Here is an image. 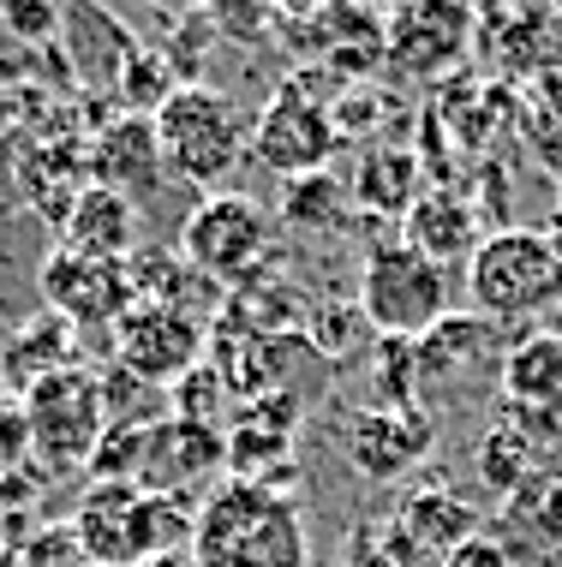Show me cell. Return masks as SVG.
Segmentation results:
<instances>
[{
	"instance_id": "cell-1",
	"label": "cell",
	"mask_w": 562,
	"mask_h": 567,
	"mask_svg": "<svg viewBox=\"0 0 562 567\" xmlns=\"http://www.w3.org/2000/svg\"><path fill=\"white\" fill-rule=\"evenodd\" d=\"M192 561L197 567H311L306 519L282 484L227 478L192 514Z\"/></svg>"
},
{
	"instance_id": "cell-2",
	"label": "cell",
	"mask_w": 562,
	"mask_h": 567,
	"mask_svg": "<svg viewBox=\"0 0 562 567\" xmlns=\"http://www.w3.org/2000/svg\"><path fill=\"white\" fill-rule=\"evenodd\" d=\"M150 126H156V144H162V167H168L174 179H186V186H197V192L222 186L252 150L246 109L216 84L174 90Z\"/></svg>"
},
{
	"instance_id": "cell-3",
	"label": "cell",
	"mask_w": 562,
	"mask_h": 567,
	"mask_svg": "<svg viewBox=\"0 0 562 567\" xmlns=\"http://www.w3.org/2000/svg\"><path fill=\"white\" fill-rule=\"evenodd\" d=\"M359 317L384 341H401V347L425 341L437 323L454 317L449 269L413 251L407 239H371L366 269H359Z\"/></svg>"
},
{
	"instance_id": "cell-4",
	"label": "cell",
	"mask_w": 562,
	"mask_h": 567,
	"mask_svg": "<svg viewBox=\"0 0 562 567\" xmlns=\"http://www.w3.org/2000/svg\"><path fill=\"white\" fill-rule=\"evenodd\" d=\"M467 293H473L479 317H497V323L551 311L562 299L556 239L533 234V227H491L479 239V251L467 257Z\"/></svg>"
},
{
	"instance_id": "cell-5",
	"label": "cell",
	"mask_w": 562,
	"mask_h": 567,
	"mask_svg": "<svg viewBox=\"0 0 562 567\" xmlns=\"http://www.w3.org/2000/svg\"><path fill=\"white\" fill-rule=\"evenodd\" d=\"M72 538H79L84 561L139 567L174 538H192V508L174 496H150L139 484H96L79 519H72Z\"/></svg>"
},
{
	"instance_id": "cell-6",
	"label": "cell",
	"mask_w": 562,
	"mask_h": 567,
	"mask_svg": "<svg viewBox=\"0 0 562 567\" xmlns=\"http://www.w3.org/2000/svg\"><path fill=\"white\" fill-rule=\"evenodd\" d=\"M24 424H30V454L42 466H90V454L109 436V406H102V377L72 364V371H54L42 382H30L19 394Z\"/></svg>"
},
{
	"instance_id": "cell-7",
	"label": "cell",
	"mask_w": 562,
	"mask_h": 567,
	"mask_svg": "<svg viewBox=\"0 0 562 567\" xmlns=\"http://www.w3.org/2000/svg\"><path fill=\"white\" fill-rule=\"evenodd\" d=\"M336 150H341V132H336V114H329V96H311L306 72L287 79L264 102V114L252 120V156L269 174H282V186L306 174H329Z\"/></svg>"
},
{
	"instance_id": "cell-8",
	"label": "cell",
	"mask_w": 562,
	"mask_h": 567,
	"mask_svg": "<svg viewBox=\"0 0 562 567\" xmlns=\"http://www.w3.org/2000/svg\"><path fill=\"white\" fill-rule=\"evenodd\" d=\"M180 257H186L204 281L246 287L257 275V264L269 257V216L239 192L197 197L186 227H180Z\"/></svg>"
},
{
	"instance_id": "cell-9",
	"label": "cell",
	"mask_w": 562,
	"mask_h": 567,
	"mask_svg": "<svg viewBox=\"0 0 562 567\" xmlns=\"http://www.w3.org/2000/svg\"><path fill=\"white\" fill-rule=\"evenodd\" d=\"M204 359V329L192 311H168V305H132L114 323V364L139 377L144 389H174L186 371Z\"/></svg>"
},
{
	"instance_id": "cell-10",
	"label": "cell",
	"mask_w": 562,
	"mask_h": 567,
	"mask_svg": "<svg viewBox=\"0 0 562 567\" xmlns=\"http://www.w3.org/2000/svg\"><path fill=\"white\" fill-rule=\"evenodd\" d=\"M484 526L479 508L467 496H454L443 484H425V489H407L401 508L389 514V526L377 532L384 556L395 567H437L454 544H467L473 532Z\"/></svg>"
},
{
	"instance_id": "cell-11",
	"label": "cell",
	"mask_w": 562,
	"mask_h": 567,
	"mask_svg": "<svg viewBox=\"0 0 562 567\" xmlns=\"http://www.w3.org/2000/svg\"><path fill=\"white\" fill-rule=\"evenodd\" d=\"M42 299L54 317H67L72 329H114L120 317L139 305L126 264H102V257H79L67 245H54L42 257Z\"/></svg>"
},
{
	"instance_id": "cell-12",
	"label": "cell",
	"mask_w": 562,
	"mask_h": 567,
	"mask_svg": "<svg viewBox=\"0 0 562 567\" xmlns=\"http://www.w3.org/2000/svg\"><path fill=\"white\" fill-rule=\"evenodd\" d=\"M431 442H437V431L419 406H366V412L347 419L341 454H347V466L366 472L371 484H395L431 454Z\"/></svg>"
},
{
	"instance_id": "cell-13",
	"label": "cell",
	"mask_w": 562,
	"mask_h": 567,
	"mask_svg": "<svg viewBox=\"0 0 562 567\" xmlns=\"http://www.w3.org/2000/svg\"><path fill=\"white\" fill-rule=\"evenodd\" d=\"M216 466H227V436L216 424L197 419H162L144 431V460H139V489L150 496L186 502L192 484H204Z\"/></svg>"
},
{
	"instance_id": "cell-14",
	"label": "cell",
	"mask_w": 562,
	"mask_h": 567,
	"mask_svg": "<svg viewBox=\"0 0 562 567\" xmlns=\"http://www.w3.org/2000/svg\"><path fill=\"white\" fill-rule=\"evenodd\" d=\"M60 60H67V72L79 79L90 96L96 90H120L126 79L132 54H139V37L126 30L120 12H102V7H60Z\"/></svg>"
},
{
	"instance_id": "cell-15",
	"label": "cell",
	"mask_w": 562,
	"mask_h": 567,
	"mask_svg": "<svg viewBox=\"0 0 562 567\" xmlns=\"http://www.w3.org/2000/svg\"><path fill=\"white\" fill-rule=\"evenodd\" d=\"M473 37V12L461 7H401L384 24V60L407 79H437L467 54Z\"/></svg>"
},
{
	"instance_id": "cell-16",
	"label": "cell",
	"mask_w": 562,
	"mask_h": 567,
	"mask_svg": "<svg viewBox=\"0 0 562 567\" xmlns=\"http://www.w3.org/2000/svg\"><path fill=\"white\" fill-rule=\"evenodd\" d=\"M168 167H162V144H156V126L139 114H120L109 120L96 137H90V186L102 192H120V197H150L162 192Z\"/></svg>"
},
{
	"instance_id": "cell-17",
	"label": "cell",
	"mask_w": 562,
	"mask_h": 567,
	"mask_svg": "<svg viewBox=\"0 0 562 567\" xmlns=\"http://www.w3.org/2000/svg\"><path fill=\"white\" fill-rule=\"evenodd\" d=\"M67 251L79 257H102V264H132L139 257V204L120 192H102V186H79V197L67 204Z\"/></svg>"
},
{
	"instance_id": "cell-18",
	"label": "cell",
	"mask_w": 562,
	"mask_h": 567,
	"mask_svg": "<svg viewBox=\"0 0 562 567\" xmlns=\"http://www.w3.org/2000/svg\"><path fill=\"white\" fill-rule=\"evenodd\" d=\"M413 251H425L431 264H467L479 251L484 227H479V209L467 204L461 192H419V204L407 209V234H401Z\"/></svg>"
},
{
	"instance_id": "cell-19",
	"label": "cell",
	"mask_w": 562,
	"mask_h": 567,
	"mask_svg": "<svg viewBox=\"0 0 562 567\" xmlns=\"http://www.w3.org/2000/svg\"><path fill=\"white\" fill-rule=\"evenodd\" d=\"M0 364H7V382L24 394L30 382H42V377L72 371V364H79V329H72L67 317L42 311V317H30V323H19L7 334Z\"/></svg>"
},
{
	"instance_id": "cell-20",
	"label": "cell",
	"mask_w": 562,
	"mask_h": 567,
	"mask_svg": "<svg viewBox=\"0 0 562 567\" xmlns=\"http://www.w3.org/2000/svg\"><path fill=\"white\" fill-rule=\"evenodd\" d=\"M419 192V156L407 144H371L354 167V186H347L354 209H366V216H407Z\"/></svg>"
},
{
	"instance_id": "cell-21",
	"label": "cell",
	"mask_w": 562,
	"mask_h": 567,
	"mask_svg": "<svg viewBox=\"0 0 562 567\" xmlns=\"http://www.w3.org/2000/svg\"><path fill=\"white\" fill-rule=\"evenodd\" d=\"M509 406H562V334H533L503 359Z\"/></svg>"
},
{
	"instance_id": "cell-22",
	"label": "cell",
	"mask_w": 562,
	"mask_h": 567,
	"mask_svg": "<svg viewBox=\"0 0 562 567\" xmlns=\"http://www.w3.org/2000/svg\"><path fill=\"white\" fill-rule=\"evenodd\" d=\"M354 216V197L336 174H306V179H287L282 186V221L294 234H336Z\"/></svg>"
},
{
	"instance_id": "cell-23",
	"label": "cell",
	"mask_w": 562,
	"mask_h": 567,
	"mask_svg": "<svg viewBox=\"0 0 562 567\" xmlns=\"http://www.w3.org/2000/svg\"><path fill=\"white\" fill-rule=\"evenodd\" d=\"M539 472V449L533 442H527L521 431H514V424L503 419V424H491V431H484V442H479V478L497 489V496H514V489H521L527 478H533Z\"/></svg>"
},
{
	"instance_id": "cell-24",
	"label": "cell",
	"mask_w": 562,
	"mask_h": 567,
	"mask_svg": "<svg viewBox=\"0 0 562 567\" xmlns=\"http://www.w3.org/2000/svg\"><path fill=\"white\" fill-rule=\"evenodd\" d=\"M509 526H521L544 549H562V472H533V478L514 489Z\"/></svg>"
},
{
	"instance_id": "cell-25",
	"label": "cell",
	"mask_w": 562,
	"mask_h": 567,
	"mask_svg": "<svg viewBox=\"0 0 562 567\" xmlns=\"http://www.w3.org/2000/svg\"><path fill=\"white\" fill-rule=\"evenodd\" d=\"M174 72H168V60H162V49H144L139 42V54H132V66H126V79H120L114 96L126 102V114H139V120H156V109L174 96Z\"/></svg>"
},
{
	"instance_id": "cell-26",
	"label": "cell",
	"mask_w": 562,
	"mask_h": 567,
	"mask_svg": "<svg viewBox=\"0 0 562 567\" xmlns=\"http://www.w3.org/2000/svg\"><path fill=\"white\" fill-rule=\"evenodd\" d=\"M0 30L19 37L24 49H49L60 37V7H19V0H7V7H0Z\"/></svg>"
},
{
	"instance_id": "cell-27",
	"label": "cell",
	"mask_w": 562,
	"mask_h": 567,
	"mask_svg": "<svg viewBox=\"0 0 562 567\" xmlns=\"http://www.w3.org/2000/svg\"><path fill=\"white\" fill-rule=\"evenodd\" d=\"M24 454H30L24 406H19V394H0V466H19Z\"/></svg>"
},
{
	"instance_id": "cell-28",
	"label": "cell",
	"mask_w": 562,
	"mask_h": 567,
	"mask_svg": "<svg viewBox=\"0 0 562 567\" xmlns=\"http://www.w3.org/2000/svg\"><path fill=\"white\" fill-rule=\"evenodd\" d=\"M437 567H514V561H509V544H503V538H491V532H473V538L454 544Z\"/></svg>"
},
{
	"instance_id": "cell-29",
	"label": "cell",
	"mask_w": 562,
	"mask_h": 567,
	"mask_svg": "<svg viewBox=\"0 0 562 567\" xmlns=\"http://www.w3.org/2000/svg\"><path fill=\"white\" fill-rule=\"evenodd\" d=\"M311 329H317V334H311L317 352H347V347H359L354 329H366V317H359V311H317Z\"/></svg>"
},
{
	"instance_id": "cell-30",
	"label": "cell",
	"mask_w": 562,
	"mask_h": 567,
	"mask_svg": "<svg viewBox=\"0 0 562 567\" xmlns=\"http://www.w3.org/2000/svg\"><path fill=\"white\" fill-rule=\"evenodd\" d=\"M347 567H395V561L384 556L377 532H371V526H359V532H354V544H347Z\"/></svg>"
},
{
	"instance_id": "cell-31",
	"label": "cell",
	"mask_w": 562,
	"mask_h": 567,
	"mask_svg": "<svg viewBox=\"0 0 562 567\" xmlns=\"http://www.w3.org/2000/svg\"><path fill=\"white\" fill-rule=\"evenodd\" d=\"M0 394H7V364H0Z\"/></svg>"
},
{
	"instance_id": "cell-32",
	"label": "cell",
	"mask_w": 562,
	"mask_h": 567,
	"mask_svg": "<svg viewBox=\"0 0 562 567\" xmlns=\"http://www.w3.org/2000/svg\"><path fill=\"white\" fill-rule=\"evenodd\" d=\"M556 209H562V174H556Z\"/></svg>"
}]
</instances>
